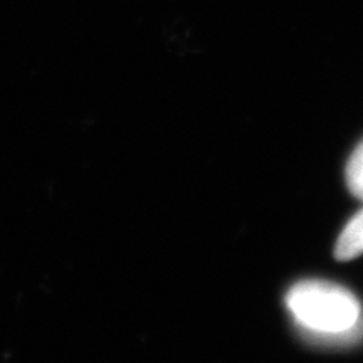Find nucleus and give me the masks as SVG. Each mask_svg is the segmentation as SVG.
Wrapping results in <instances>:
<instances>
[{
    "instance_id": "obj_1",
    "label": "nucleus",
    "mask_w": 363,
    "mask_h": 363,
    "mask_svg": "<svg viewBox=\"0 0 363 363\" xmlns=\"http://www.w3.org/2000/svg\"><path fill=\"white\" fill-rule=\"evenodd\" d=\"M286 305L308 333L321 338L347 337L360 320V303L343 286L301 281L286 294Z\"/></svg>"
},
{
    "instance_id": "obj_3",
    "label": "nucleus",
    "mask_w": 363,
    "mask_h": 363,
    "mask_svg": "<svg viewBox=\"0 0 363 363\" xmlns=\"http://www.w3.org/2000/svg\"><path fill=\"white\" fill-rule=\"evenodd\" d=\"M345 177H347L348 190H350L357 199L363 201V142L358 145L355 152L352 153Z\"/></svg>"
},
{
    "instance_id": "obj_2",
    "label": "nucleus",
    "mask_w": 363,
    "mask_h": 363,
    "mask_svg": "<svg viewBox=\"0 0 363 363\" xmlns=\"http://www.w3.org/2000/svg\"><path fill=\"white\" fill-rule=\"evenodd\" d=\"M363 254V208L345 225L335 246V257L338 261H350Z\"/></svg>"
}]
</instances>
